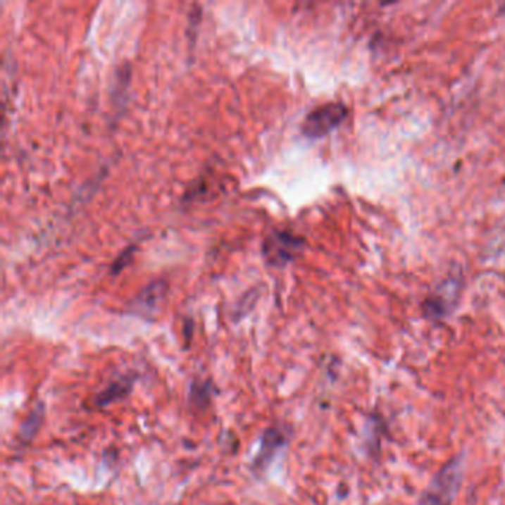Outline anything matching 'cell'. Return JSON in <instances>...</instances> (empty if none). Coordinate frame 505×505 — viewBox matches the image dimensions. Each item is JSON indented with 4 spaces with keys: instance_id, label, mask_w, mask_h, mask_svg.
I'll return each mask as SVG.
<instances>
[{
    "instance_id": "obj_1",
    "label": "cell",
    "mask_w": 505,
    "mask_h": 505,
    "mask_svg": "<svg viewBox=\"0 0 505 505\" xmlns=\"http://www.w3.org/2000/svg\"><path fill=\"white\" fill-rule=\"evenodd\" d=\"M463 479V459L454 458L432 478L420 499V505H451Z\"/></svg>"
},
{
    "instance_id": "obj_2",
    "label": "cell",
    "mask_w": 505,
    "mask_h": 505,
    "mask_svg": "<svg viewBox=\"0 0 505 505\" xmlns=\"http://www.w3.org/2000/svg\"><path fill=\"white\" fill-rule=\"evenodd\" d=\"M304 248V240L289 232H273L263 243V254L267 263L274 267H283L299 255Z\"/></svg>"
},
{
    "instance_id": "obj_3",
    "label": "cell",
    "mask_w": 505,
    "mask_h": 505,
    "mask_svg": "<svg viewBox=\"0 0 505 505\" xmlns=\"http://www.w3.org/2000/svg\"><path fill=\"white\" fill-rule=\"evenodd\" d=\"M345 116H347L345 106L337 103L325 104L307 114L301 125V131L308 138H322L338 127L344 122Z\"/></svg>"
},
{
    "instance_id": "obj_4",
    "label": "cell",
    "mask_w": 505,
    "mask_h": 505,
    "mask_svg": "<svg viewBox=\"0 0 505 505\" xmlns=\"http://www.w3.org/2000/svg\"><path fill=\"white\" fill-rule=\"evenodd\" d=\"M287 442H289V431H286L285 427H268L263 432L261 444H259V449L251 464V471L256 475L264 474L273 463V459L276 458L279 451L283 449Z\"/></svg>"
},
{
    "instance_id": "obj_5",
    "label": "cell",
    "mask_w": 505,
    "mask_h": 505,
    "mask_svg": "<svg viewBox=\"0 0 505 505\" xmlns=\"http://www.w3.org/2000/svg\"><path fill=\"white\" fill-rule=\"evenodd\" d=\"M137 380H138L137 372H126L119 375L118 378L110 381L107 387H104L98 394H95L94 406L107 408L113 405V403L126 399L132 393Z\"/></svg>"
},
{
    "instance_id": "obj_6",
    "label": "cell",
    "mask_w": 505,
    "mask_h": 505,
    "mask_svg": "<svg viewBox=\"0 0 505 505\" xmlns=\"http://www.w3.org/2000/svg\"><path fill=\"white\" fill-rule=\"evenodd\" d=\"M165 295V282H154L135 298L132 302V311L142 317H151L158 310V307L162 306Z\"/></svg>"
},
{
    "instance_id": "obj_7",
    "label": "cell",
    "mask_w": 505,
    "mask_h": 505,
    "mask_svg": "<svg viewBox=\"0 0 505 505\" xmlns=\"http://www.w3.org/2000/svg\"><path fill=\"white\" fill-rule=\"evenodd\" d=\"M43 420H45V406H43L42 401H39L33 411L25 416V420L18 428L17 437L21 444H28L33 442L43 424Z\"/></svg>"
},
{
    "instance_id": "obj_8",
    "label": "cell",
    "mask_w": 505,
    "mask_h": 505,
    "mask_svg": "<svg viewBox=\"0 0 505 505\" xmlns=\"http://www.w3.org/2000/svg\"><path fill=\"white\" fill-rule=\"evenodd\" d=\"M215 387L211 380H193L190 384L189 401L194 409H205L213 397Z\"/></svg>"
},
{
    "instance_id": "obj_9",
    "label": "cell",
    "mask_w": 505,
    "mask_h": 505,
    "mask_svg": "<svg viewBox=\"0 0 505 505\" xmlns=\"http://www.w3.org/2000/svg\"><path fill=\"white\" fill-rule=\"evenodd\" d=\"M132 252H134V249H131V251H126V252L120 256V259L118 258V261L114 263V266H113V273H114V274H116L118 271H120V270L123 268V266L129 261V259L132 258Z\"/></svg>"
}]
</instances>
